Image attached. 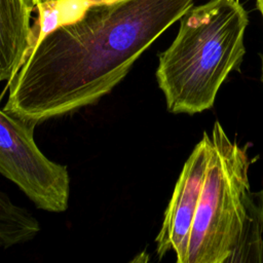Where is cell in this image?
I'll list each match as a JSON object with an SVG mask.
<instances>
[{
	"label": "cell",
	"mask_w": 263,
	"mask_h": 263,
	"mask_svg": "<svg viewBox=\"0 0 263 263\" xmlns=\"http://www.w3.org/2000/svg\"><path fill=\"white\" fill-rule=\"evenodd\" d=\"M193 0H109L39 37L8 82L4 110L37 125L98 102Z\"/></svg>",
	"instance_id": "obj_1"
},
{
	"label": "cell",
	"mask_w": 263,
	"mask_h": 263,
	"mask_svg": "<svg viewBox=\"0 0 263 263\" xmlns=\"http://www.w3.org/2000/svg\"><path fill=\"white\" fill-rule=\"evenodd\" d=\"M248 24V12L237 0H210L184 13L156 69L170 112L192 115L213 107L222 83L240 68Z\"/></svg>",
	"instance_id": "obj_2"
},
{
	"label": "cell",
	"mask_w": 263,
	"mask_h": 263,
	"mask_svg": "<svg viewBox=\"0 0 263 263\" xmlns=\"http://www.w3.org/2000/svg\"><path fill=\"white\" fill-rule=\"evenodd\" d=\"M249 166L247 149L231 141L216 121L186 263H230L247 217L251 195Z\"/></svg>",
	"instance_id": "obj_3"
},
{
	"label": "cell",
	"mask_w": 263,
	"mask_h": 263,
	"mask_svg": "<svg viewBox=\"0 0 263 263\" xmlns=\"http://www.w3.org/2000/svg\"><path fill=\"white\" fill-rule=\"evenodd\" d=\"M34 128L35 125L0 109V174L13 182L36 208L65 212L70 199L69 172L39 149Z\"/></svg>",
	"instance_id": "obj_4"
},
{
	"label": "cell",
	"mask_w": 263,
	"mask_h": 263,
	"mask_svg": "<svg viewBox=\"0 0 263 263\" xmlns=\"http://www.w3.org/2000/svg\"><path fill=\"white\" fill-rule=\"evenodd\" d=\"M211 153V135L203 133L186 160L164 212L156 236V253L161 259L174 251L178 263H186L189 234L202 190Z\"/></svg>",
	"instance_id": "obj_5"
},
{
	"label": "cell",
	"mask_w": 263,
	"mask_h": 263,
	"mask_svg": "<svg viewBox=\"0 0 263 263\" xmlns=\"http://www.w3.org/2000/svg\"><path fill=\"white\" fill-rule=\"evenodd\" d=\"M31 0H0V81L9 82L34 45Z\"/></svg>",
	"instance_id": "obj_6"
},
{
	"label": "cell",
	"mask_w": 263,
	"mask_h": 263,
	"mask_svg": "<svg viewBox=\"0 0 263 263\" xmlns=\"http://www.w3.org/2000/svg\"><path fill=\"white\" fill-rule=\"evenodd\" d=\"M39 231L38 220L0 190V245L8 248L27 242Z\"/></svg>",
	"instance_id": "obj_7"
},
{
	"label": "cell",
	"mask_w": 263,
	"mask_h": 263,
	"mask_svg": "<svg viewBox=\"0 0 263 263\" xmlns=\"http://www.w3.org/2000/svg\"><path fill=\"white\" fill-rule=\"evenodd\" d=\"M263 190L251 192L239 243L233 262H263Z\"/></svg>",
	"instance_id": "obj_8"
},
{
	"label": "cell",
	"mask_w": 263,
	"mask_h": 263,
	"mask_svg": "<svg viewBox=\"0 0 263 263\" xmlns=\"http://www.w3.org/2000/svg\"><path fill=\"white\" fill-rule=\"evenodd\" d=\"M61 1H64V0H31L32 4L34 6H36L38 9L41 8V7H45V6L49 5V4L58 3V2H61ZM86 1L98 3V2H104V1H109V0H86Z\"/></svg>",
	"instance_id": "obj_9"
},
{
	"label": "cell",
	"mask_w": 263,
	"mask_h": 263,
	"mask_svg": "<svg viewBox=\"0 0 263 263\" xmlns=\"http://www.w3.org/2000/svg\"><path fill=\"white\" fill-rule=\"evenodd\" d=\"M256 5H257V9L260 11L262 18H263V0H256ZM261 80L263 82V59H262V76H261Z\"/></svg>",
	"instance_id": "obj_10"
}]
</instances>
